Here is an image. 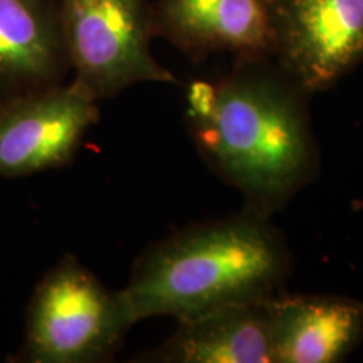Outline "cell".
<instances>
[{
    "label": "cell",
    "instance_id": "277c9868",
    "mask_svg": "<svg viewBox=\"0 0 363 363\" xmlns=\"http://www.w3.org/2000/svg\"><path fill=\"white\" fill-rule=\"evenodd\" d=\"M59 7L69 69L99 101L140 83L180 84L152 52L147 0H59Z\"/></svg>",
    "mask_w": 363,
    "mask_h": 363
},
{
    "label": "cell",
    "instance_id": "3957f363",
    "mask_svg": "<svg viewBox=\"0 0 363 363\" xmlns=\"http://www.w3.org/2000/svg\"><path fill=\"white\" fill-rule=\"evenodd\" d=\"M133 325L121 289L111 291L78 257L66 254L35 286L27 308L19 360H113Z\"/></svg>",
    "mask_w": 363,
    "mask_h": 363
},
{
    "label": "cell",
    "instance_id": "6da1fadb",
    "mask_svg": "<svg viewBox=\"0 0 363 363\" xmlns=\"http://www.w3.org/2000/svg\"><path fill=\"white\" fill-rule=\"evenodd\" d=\"M311 96L272 57H235L225 74L187 86L190 138L244 207L272 217L318 179Z\"/></svg>",
    "mask_w": 363,
    "mask_h": 363
},
{
    "label": "cell",
    "instance_id": "52a82bcc",
    "mask_svg": "<svg viewBox=\"0 0 363 363\" xmlns=\"http://www.w3.org/2000/svg\"><path fill=\"white\" fill-rule=\"evenodd\" d=\"M157 38L194 62L212 54L271 57L269 0H157Z\"/></svg>",
    "mask_w": 363,
    "mask_h": 363
},
{
    "label": "cell",
    "instance_id": "30bf717a",
    "mask_svg": "<svg viewBox=\"0 0 363 363\" xmlns=\"http://www.w3.org/2000/svg\"><path fill=\"white\" fill-rule=\"evenodd\" d=\"M135 362L274 363L266 301L217 308L177 321L169 338Z\"/></svg>",
    "mask_w": 363,
    "mask_h": 363
},
{
    "label": "cell",
    "instance_id": "7a4b0ae2",
    "mask_svg": "<svg viewBox=\"0 0 363 363\" xmlns=\"http://www.w3.org/2000/svg\"><path fill=\"white\" fill-rule=\"evenodd\" d=\"M293 257L272 217L244 207L150 244L121 289L135 323L252 305L283 293Z\"/></svg>",
    "mask_w": 363,
    "mask_h": 363
},
{
    "label": "cell",
    "instance_id": "5b68a950",
    "mask_svg": "<svg viewBox=\"0 0 363 363\" xmlns=\"http://www.w3.org/2000/svg\"><path fill=\"white\" fill-rule=\"evenodd\" d=\"M271 57L308 93L363 62V0H269Z\"/></svg>",
    "mask_w": 363,
    "mask_h": 363
},
{
    "label": "cell",
    "instance_id": "9c48e42d",
    "mask_svg": "<svg viewBox=\"0 0 363 363\" xmlns=\"http://www.w3.org/2000/svg\"><path fill=\"white\" fill-rule=\"evenodd\" d=\"M67 69L59 0H0V101L61 84Z\"/></svg>",
    "mask_w": 363,
    "mask_h": 363
},
{
    "label": "cell",
    "instance_id": "8992f818",
    "mask_svg": "<svg viewBox=\"0 0 363 363\" xmlns=\"http://www.w3.org/2000/svg\"><path fill=\"white\" fill-rule=\"evenodd\" d=\"M99 99L78 79L0 101V177L19 179L69 165Z\"/></svg>",
    "mask_w": 363,
    "mask_h": 363
},
{
    "label": "cell",
    "instance_id": "ba28073f",
    "mask_svg": "<svg viewBox=\"0 0 363 363\" xmlns=\"http://www.w3.org/2000/svg\"><path fill=\"white\" fill-rule=\"evenodd\" d=\"M274 363H338L363 340V301L343 294L267 299Z\"/></svg>",
    "mask_w": 363,
    "mask_h": 363
}]
</instances>
